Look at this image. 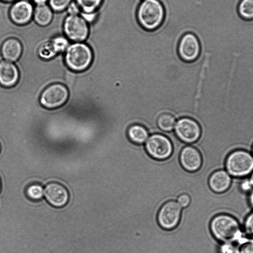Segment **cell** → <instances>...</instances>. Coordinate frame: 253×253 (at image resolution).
I'll return each instance as SVG.
<instances>
[{"mask_svg": "<svg viewBox=\"0 0 253 253\" xmlns=\"http://www.w3.org/2000/svg\"><path fill=\"white\" fill-rule=\"evenodd\" d=\"M174 129L176 137L185 144L195 143L202 134L199 124L194 119L187 117L178 119L175 123Z\"/></svg>", "mask_w": 253, "mask_h": 253, "instance_id": "obj_6", "label": "cell"}, {"mask_svg": "<svg viewBox=\"0 0 253 253\" xmlns=\"http://www.w3.org/2000/svg\"><path fill=\"white\" fill-rule=\"evenodd\" d=\"M63 31L65 36L75 42L86 40L89 34V28L86 20L77 15H69L63 23Z\"/></svg>", "mask_w": 253, "mask_h": 253, "instance_id": "obj_9", "label": "cell"}, {"mask_svg": "<svg viewBox=\"0 0 253 253\" xmlns=\"http://www.w3.org/2000/svg\"><path fill=\"white\" fill-rule=\"evenodd\" d=\"M144 148L152 158L158 161L168 159L173 151V144L169 138L160 133L149 136L146 141Z\"/></svg>", "mask_w": 253, "mask_h": 253, "instance_id": "obj_5", "label": "cell"}, {"mask_svg": "<svg viewBox=\"0 0 253 253\" xmlns=\"http://www.w3.org/2000/svg\"><path fill=\"white\" fill-rule=\"evenodd\" d=\"M252 155L253 156V146H252Z\"/></svg>", "mask_w": 253, "mask_h": 253, "instance_id": "obj_35", "label": "cell"}, {"mask_svg": "<svg viewBox=\"0 0 253 253\" xmlns=\"http://www.w3.org/2000/svg\"><path fill=\"white\" fill-rule=\"evenodd\" d=\"M235 246L232 243H221L219 248V253H235Z\"/></svg>", "mask_w": 253, "mask_h": 253, "instance_id": "obj_28", "label": "cell"}, {"mask_svg": "<svg viewBox=\"0 0 253 253\" xmlns=\"http://www.w3.org/2000/svg\"><path fill=\"white\" fill-rule=\"evenodd\" d=\"M248 179H249L252 186L253 188V171L251 173V176L250 177V178Z\"/></svg>", "mask_w": 253, "mask_h": 253, "instance_id": "obj_33", "label": "cell"}, {"mask_svg": "<svg viewBox=\"0 0 253 253\" xmlns=\"http://www.w3.org/2000/svg\"><path fill=\"white\" fill-rule=\"evenodd\" d=\"M19 72L17 66L8 61L0 62V84L5 87H11L18 83Z\"/></svg>", "mask_w": 253, "mask_h": 253, "instance_id": "obj_15", "label": "cell"}, {"mask_svg": "<svg viewBox=\"0 0 253 253\" xmlns=\"http://www.w3.org/2000/svg\"><path fill=\"white\" fill-rule=\"evenodd\" d=\"M176 119L172 114L164 112L158 115L156 119L157 126L163 132L172 131L175 124Z\"/></svg>", "mask_w": 253, "mask_h": 253, "instance_id": "obj_20", "label": "cell"}, {"mask_svg": "<svg viewBox=\"0 0 253 253\" xmlns=\"http://www.w3.org/2000/svg\"><path fill=\"white\" fill-rule=\"evenodd\" d=\"M44 193L42 187L38 184H33L26 189V194L30 199L37 201L41 199Z\"/></svg>", "mask_w": 253, "mask_h": 253, "instance_id": "obj_24", "label": "cell"}, {"mask_svg": "<svg viewBox=\"0 0 253 253\" xmlns=\"http://www.w3.org/2000/svg\"><path fill=\"white\" fill-rule=\"evenodd\" d=\"M69 45L66 38L57 36L50 41L42 43L39 47L38 55L43 59L48 60L57 54L65 51Z\"/></svg>", "mask_w": 253, "mask_h": 253, "instance_id": "obj_14", "label": "cell"}, {"mask_svg": "<svg viewBox=\"0 0 253 253\" xmlns=\"http://www.w3.org/2000/svg\"><path fill=\"white\" fill-rule=\"evenodd\" d=\"M3 1H5V2H11V1H13L15 0H1Z\"/></svg>", "mask_w": 253, "mask_h": 253, "instance_id": "obj_34", "label": "cell"}, {"mask_svg": "<svg viewBox=\"0 0 253 253\" xmlns=\"http://www.w3.org/2000/svg\"><path fill=\"white\" fill-rule=\"evenodd\" d=\"M68 8L69 15H77L80 12V8L75 2H71Z\"/></svg>", "mask_w": 253, "mask_h": 253, "instance_id": "obj_29", "label": "cell"}, {"mask_svg": "<svg viewBox=\"0 0 253 253\" xmlns=\"http://www.w3.org/2000/svg\"><path fill=\"white\" fill-rule=\"evenodd\" d=\"M44 194L46 201L56 208L65 206L69 198V193L66 187L55 182H50L46 185Z\"/></svg>", "mask_w": 253, "mask_h": 253, "instance_id": "obj_12", "label": "cell"}, {"mask_svg": "<svg viewBox=\"0 0 253 253\" xmlns=\"http://www.w3.org/2000/svg\"><path fill=\"white\" fill-rule=\"evenodd\" d=\"M201 44L198 38L192 33H187L181 38L177 46L179 57L185 62H192L199 57Z\"/></svg>", "mask_w": 253, "mask_h": 253, "instance_id": "obj_10", "label": "cell"}, {"mask_svg": "<svg viewBox=\"0 0 253 253\" xmlns=\"http://www.w3.org/2000/svg\"></svg>", "mask_w": 253, "mask_h": 253, "instance_id": "obj_37", "label": "cell"}, {"mask_svg": "<svg viewBox=\"0 0 253 253\" xmlns=\"http://www.w3.org/2000/svg\"><path fill=\"white\" fill-rule=\"evenodd\" d=\"M177 202L182 208H185L189 206L191 203V198L189 195L183 193L179 195L177 199Z\"/></svg>", "mask_w": 253, "mask_h": 253, "instance_id": "obj_27", "label": "cell"}, {"mask_svg": "<svg viewBox=\"0 0 253 253\" xmlns=\"http://www.w3.org/2000/svg\"><path fill=\"white\" fill-rule=\"evenodd\" d=\"M210 229L214 238L221 243L233 244L243 237L237 220L227 214L213 217L210 223Z\"/></svg>", "mask_w": 253, "mask_h": 253, "instance_id": "obj_1", "label": "cell"}, {"mask_svg": "<svg viewBox=\"0 0 253 253\" xmlns=\"http://www.w3.org/2000/svg\"><path fill=\"white\" fill-rule=\"evenodd\" d=\"M241 189L244 191H249L253 187L252 186L249 179L244 180L241 185Z\"/></svg>", "mask_w": 253, "mask_h": 253, "instance_id": "obj_30", "label": "cell"}, {"mask_svg": "<svg viewBox=\"0 0 253 253\" xmlns=\"http://www.w3.org/2000/svg\"><path fill=\"white\" fill-rule=\"evenodd\" d=\"M34 8L31 3L26 0L15 2L9 10L11 20L15 24L24 25L28 23L33 16Z\"/></svg>", "mask_w": 253, "mask_h": 253, "instance_id": "obj_13", "label": "cell"}, {"mask_svg": "<svg viewBox=\"0 0 253 253\" xmlns=\"http://www.w3.org/2000/svg\"><path fill=\"white\" fill-rule=\"evenodd\" d=\"M235 253H253V238L241 237L236 242Z\"/></svg>", "mask_w": 253, "mask_h": 253, "instance_id": "obj_23", "label": "cell"}, {"mask_svg": "<svg viewBox=\"0 0 253 253\" xmlns=\"http://www.w3.org/2000/svg\"><path fill=\"white\" fill-rule=\"evenodd\" d=\"M69 91L67 88L60 83L51 84L42 92L40 102L47 109H55L63 105L67 101Z\"/></svg>", "mask_w": 253, "mask_h": 253, "instance_id": "obj_8", "label": "cell"}, {"mask_svg": "<svg viewBox=\"0 0 253 253\" xmlns=\"http://www.w3.org/2000/svg\"><path fill=\"white\" fill-rule=\"evenodd\" d=\"M165 10L159 0H144L138 7L136 18L139 24L146 31H154L163 23Z\"/></svg>", "mask_w": 253, "mask_h": 253, "instance_id": "obj_2", "label": "cell"}, {"mask_svg": "<svg viewBox=\"0 0 253 253\" xmlns=\"http://www.w3.org/2000/svg\"><path fill=\"white\" fill-rule=\"evenodd\" d=\"M80 9L84 14L95 13L101 5L103 0H75Z\"/></svg>", "mask_w": 253, "mask_h": 253, "instance_id": "obj_21", "label": "cell"}, {"mask_svg": "<svg viewBox=\"0 0 253 253\" xmlns=\"http://www.w3.org/2000/svg\"><path fill=\"white\" fill-rule=\"evenodd\" d=\"M93 59L91 48L86 44L78 42L69 45L65 50V62L67 66L75 72H82L88 68Z\"/></svg>", "mask_w": 253, "mask_h": 253, "instance_id": "obj_3", "label": "cell"}, {"mask_svg": "<svg viewBox=\"0 0 253 253\" xmlns=\"http://www.w3.org/2000/svg\"><path fill=\"white\" fill-rule=\"evenodd\" d=\"M182 208L176 200H169L160 208L157 220L159 226L166 230L176 228L180 220Z\"/></svg>", "mask_w": 253, "mask_h": 253, "instance_id": "obj_7", "label": "cell"}, {"mask_svg": "<svg viewBox=\"0 0 253 253\" xmlns=\"http://www.w3.org/2000/svg\"><path fill=\"white\" fill-rule=\"evenodd\" d=\"M244 230L248 235L253 238V211L247 216L245 220Z\"/></svg>", "mask_w": 253, "mask_h": 253, "instance_id": "obj_26", "label": "cell"}, {"mask_svg": "<svg viewBox=\"0 0 253 253\" xmlns=\"http://www.w3.org/2000/svg\"><path fill=\"white\" fill-rule=\"evenodd\" d=\"M232 182L230 175L223 169L214 171L210 176L208 185L211 191L216 193H222L230 187Z\"/></svg>", "mask_w": 253, "mask_h": 253, "instance_id": "obj_16", "label": "cell"}, {"mask_svg": "<svg viewBox=\"0 0 253 253\" xmlns=\"http://www.w3.org/2000/svg\"><path fill=\"white\" fill-rule=\"evenodd\" d=\"M238 12L243 19L253 20V0H241L238 6Z\"/></svg>", "mask_w": 253, "mask_h": 253, "instance_id": "obj_22", "label": "cell"}, {"mask_svg": "<svg viewBox=\"0 0 253 253\" xmlns=\"http://www.w3.org/2000/svg\"><path fill=\"white\" fill-rule=\"evenodd\" d=\"M35 3L38 4H44L47 0H32Z\"/></svg>", "mask_w": 253, "mask_h": 253, "instance_id": "obj_32", "label": "cell"}, {"mask_svg": "<svg viewBox=\"0 0 253 253\" xmlns=\"http://www.w3.org/2000/svg\"><path fill=\"white\" fill-rule=\"evenodd\" d=\"M179 161L182 168L189 172L200 170L203 165V157L199 150L193 145H184L181 149Z\"/></svg>", "mask_w": 253, "mask_h": 253, "instance_id": "obj_11", "label": "cell"}, {"mask_svg": "<svg viewBox=\"0 0 253 253\" xmlns=\"http://www.w3.org/2000/svg\"><path fill=\"white\" fill-rule=\"evenodd\" d=\"M225 166L230 176L245 177L253 171V156L244 149L234 150L227 156Z\"/></svg>", "mask_w": 253, "mask_h": 253, "instance_id": "obj_4", "label": "cell"}, {"mask_svg": "<svg viewBox=\"0 0 253 253\" xmlns=\"http://www.w3.org/2000/svg\"><path fill=\"white\" fill-rule=\"evenodd\" d=\"M33 17L37 24L41 26H46L52 20V9L45 4H38L34 9Z\"/></svg>", "mask_w": 253, "mask_h": 253, "instance_id": "obj_19", "label": "cell"}, {"mask_svg": "<svg viewBox=\"0 0 253 253\" xmlns=\"http://www.w3.org/2000/svg\"><path fill=\"white\" fill-rule=\"evenodd\" d=\"M127 136L133 143L141 145L146 142L149 136V132L145 127L135 124L130 126L127 130Z\"/></svg>", "mask_w": 253, "mask_h": 253, "instance_id": "obj_18", "label": "cell"}, {"mask_svg": "<svg viewBox=\"0 0 253 253\" xmlns=\"http://www.w3.org/2000/svg\"><path fill=\"white\" fill-rule=\"evenodd\" d=\"M249 202L251 206L253 208V190L251 191L249 196Z\"/></svg>", "mask_w": 253, "mask_h": 253, "instance_id": "obj_31", "label": "cell"}, {"mask_svg": "<svg viewBox=\"0 0 253 253\" xmlns=\"http://www.w3.org/2000/svg\"><path fill=\"white\" fill-rule=\"evenodd\" d=\"M72 0H49V7L55 11H62L67 8Z\"/></svg>", "mask_w": 253, "mask_h": 253, "instance_id": "obj_25", "label": "cell"}, {"mask_svg": "<svg viewBox=\"0 0 253 253\" xmlns=\"http://www.w3.org/2000/svg\"><path fill=\"white\" fill-rule=\"evenodd\" d=\"M1 180H0V189H1Z\"/></svg>", "mask_w": 253, "mask_h": 253, "instance_id": "obj_36", "label": "cell"}, {"mask_svg": "<svg viewBox=\"0 0 253 253\" xmlns=\"http://www.w3.org/2000/svg\"><path fill=\"white\" fill-rule=\"evenodd\" d=\"M22 45L17 39L10 38L5 40L1 46L2 57L8 61L17 60L22 54Z\"/></svg>", "mask_w": 253, "mask_h": 253, "instance_id": "obj_17", "label": "cell"}]
</instances>
